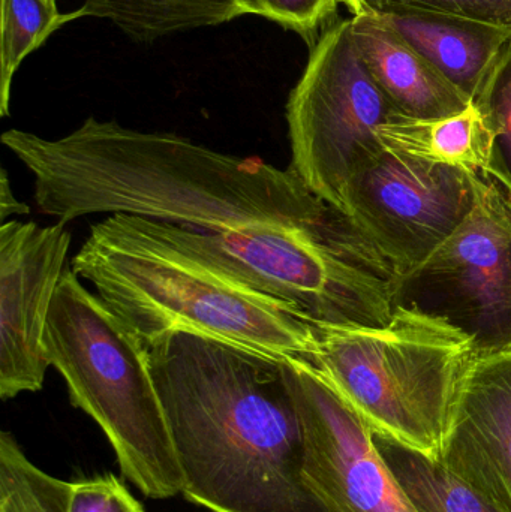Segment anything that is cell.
Returning <instances> with one entry per match:
<instances>
[{
    "label": "cell",
    "instance_id": "e0dca14e",
    "mask_svg": "<svg viewBox=\"0 0 511 512\" xmlns=\"http://www.w3.org/2000/svg\"><path fill=\"white\" fill-rule=\"evenodd\" d=\"M374 441L417 512H500L438 460L380 433Z\"/></svg>",
    "mask_w": 511,
    "mask_h": 512
},
{
    "label": "cell",
    "instance_id": "9c48e42d",
    "mask_svg": "<svg viewBox=\"0 0 511 512\" xmlns=\"http://www.w3.org/2000/svg\"><path fill=\"white\" fill-rule=\"evenodd\" d=\"M477 176L386 147L350 177L342 212L404 277L465 221L476 201Z\"/></svg>",
    "mask_w": 511,
    "mask_h": 512
},
{
    "label": "cell",
    "instance_id": "2e32d148",
    "mask_svg": "<svg viewBox=\"0 0 511 512\" xmlns=\"http://www.w3.org/2000/svg\"><path fill=\"white\" fill-rule=\"evenodd\" d=\"M237 0H84L74 12L80 17L110 20L138 42L198 27L218 26L240 17Z\"/></svg>",
    "mask_w": 511,
    "mask_h": 512
},
{
    "label": "cell",
    "instance_id": "ac0fdd59",
    "mask_svg": "<svg viewBox=\"0 0 511 512\" xmlns=\"http://www.w3.org/2000/svg\"><path fill=\"white\" fill-rule=\"evenodd\" d=\"M75 20L74 12L59 14L47 0H2V54H0V116L9 114L11 83L18 66L38 50L51 33Z\"/></svg>",
    "mask_w": 511,
    "mask_h": 512
},
{
    "label": "cell",
    "instance_id": "30bf717a",
    "mask_svg": "<svg viewBox=\"0 0 511 512\" xmlns=\"http://www.w3.org/2000/svg\"><path fill=\"white\" fill-rule=\"evenodd\" d=\"M305 442L306 480L329 512H417L374 441V430L303 358L285 360Z\"/></svg>",
    "mask_w": 511,
    "mask_h": 512
},
{
    "label": "cell",
    "instance_id": "8992f818",
    "mask_svg": "<svg viewBox=\"0 0 511 512\" xmlns=\"http://www.w3.org/2000/svg\"><path fill=\"white\" fill-rule=\"evenodd\" d=\"M314 333L306 361L372 430L438 460L459 382L474 360L470 340L443 319L401 306L383 327L314 325Z\"/></svg>",
    "mask_w": 511,
    "mask_h": 512
},
{
    "label": "cell",
    "instance_id": "6da1fadb",
    "mask_svg": "<svg viewBox=\"0 0 511 512\" xmlns=\"http://www.w3.org/2000/svg\"><path fill=\"white\" fill-rule=\"evenodd\" d=\"M2 144L32 173L39 212L65 225L111 213L212 233L303 228L333 207L291 168L95 117L57 140L9 129Z\"/></svg>",
    "mask_w": 511,
    "mask_h": 512
},
{
    "label": "cell",
    "instance_id": "603a6c76",
    "mask_svg": "<svg viewBox=\"0 0 511 512\" xmlns=\"http://www.w3.org/2000/svg\"><path fill=\"white\" fill-rule=\"evenodd\" d=\"M68 512H144L140 502L113 474L72 483Z\"/></svg>",
    "mask_w": 511,
    "mask_h": 512
},
{
    "label": "cell",
    "instance_id": "ffe728a7",
    "mask_svg": "<svg viewBox=\"0 0 511 512\" xmlns=\"http://www.w3.org/2000/svg\"><path fill=\"white\" fill-rule=\"evenodd\" d=\"M474 104L488 126L491 147L483 173L511 194V42Z\"/></svg>",
    "mask_w": 511,
    "mask_h": 512
},
{
    "label": "cell",
    "instance_id": "4fadbf2b",
    "mask_svg": "<svg viewBox=\"0 0 511 512\" xmlns=\"http://www.w3.org/2000/svg\"><path fill=\"white\" fill-rule=\"evenodd\" d=\"M351 24L369 72L396 113L410 119H444L462 113L473 104L425 57L377 18L354 15Z\"/></svg>",
    "mask_w": 511,
    "mask_h": 512
},
{
    "label": "cell",
    "instance_id": "9a60e30c",
    "mask_svg": "<svg viewBox=\"0 0 511 512\" xmlns=\"http://www.w3.org/2000/svg\"><path fill=\"white\" fill-rule=\"evenodd\" d=\"M387 149L431 164L483 173L488 164V126L477 105L444 119L419 120L395 114L380 128Z\"/></svg>",
    "mask_w": 511,
    "mask_h": 512
},
{
    "label": "cell",
    "instance_id": "52a82bcc",
    "mask_svg": "<svg viewBox=\"0 0 511 512\" xmlns=\"http://www.w3.org/2000/svg\"><path fill=\"white\" fill-rule=\"evenodd\" d=\"M395 114L357 47L351 18L332 21L288 99L291 170L342 212L348 180L386 149L378 132Z\"/></svg>",
    "mask_w": 511,
    "mask_h": 512
},
{
    "label": "cell",
    "instance_id": "7402d4cb",
    "mask_svg": "<svg viewBox=\"0 0 511 512\" xmlns=\"http://www.w3.org/2000/svg\"><path fill=\"white\" fill-rule=\"evenodd\" d=\"M243 14L260 15L315 44L335 18L341 0H237Z\"/></svg>",
    "mask_w": 511,
    "mask_h": 512
},
{
    "label": "cell",
    "instance_id": "7c38bea8",
    "mask_svg": "<svg viewBox=\"0 0 511 512\" xmlns=\"http://www.w3.org/2000/svg\"><path fill=\"white\" fill-rule=\"evenodd\" d=\"M438 462L511 512V352L474 358L465 370Z\"/></svg>",
    "mask_w": 511,
    "mask_h": 512
},
{
    "label": "cell",
    "instance_id": "d4e9b609",
    "mask_svg": "<svg viewBox=\"0 0 511 512\" xmlns=\"http://www.w3.org/2000/svg\"><path fill=\"white\" fill-rule=\"evenodd\" d=\"M48 3H51V5L56 6V0H47Z\"/></svg>",
    "mask_w": 511,
    "mask_h": 512
},
{
    "label": "cell",
    "instance_id": "ba28073f",
    "mask_svg": "<svg viewBox=\"0 0 511 512\" xmlns=\"http://www.w3.org/2000/svg\"><path fill=\"white\" fill-rule=\"evenodd\" d=\"M443 319L474 358L511 352V194L485 173L465 221L431 258L399 277L395 307Z\"/></svg>",
    "mask_w": 511,
    "mask_h": 512
},
{
    "label": "cell",
    "instance_id": "277c9868",
    "mask_svg": "<svg viewBox=\"0 0 511 512\" xmlns=\"http://www.w3.org/2000/svg\"><path fill=\"white\" fill-rule=\"evenodd\" d=\"M138 219L156 239L288 304L311 324L383 327L395 312L398 274L336 207L311 227L224 233Z\"/></svg>",
    "mask_w": 511,
    "mask_h": 512
},
{
    "label": "cell",
    "instance_id": "d6986e66",
    "mask_svg": "<svg viewBox=\"0 0 511 512\" xmlns=\"http://www.w3.org/2000/svg\"><path fill=\"white\" fill-rule=\"evenodd\" d=\"M71 486L33 465L11 433H0V512H68Z\"/></svg>",
    "mask_w": 511,
    "mask_h": 512
},
{
    "label": "cell",
    "instance_id": "3957f363",
    "mask_svg": "<svg viewBox=\"0 0 511 512\" xmlns=\"http://www.w3.org/2000/svg\"><path fill=\"white\" fill-rule=\"evenodd\" d=\"M71 268L146 346L185 333L279 360L314 351V325L297 310L171 248L138 216L93 224Z\"/></svg>",
    "mask_w": 511,
    "mask_h": 512
},
{
    "label": "cell",
    "instance_id": "44dd1931",
    "mask_svg": "<svg viewBox=\"0 0 511 512\" xmlns=\"http://www.w3.org/2000/svg\"><path fill=\"white\" fill-rule=\"evenodd\" d=\"M353 15L431 12L482 21L511 30V0H341Z\"/></svg>",
    "mask_w": 511,
    "mask_h": 512
},
{
    "label": "cell",
    "instance_id": "5b68a950",
    "mask_svg": "<svg viewBox=\"0 0 511 512\" xmlns=\"http://www.w3.org/2000/svg\"><path fill=\"white\" fill-rule=\"evenodd\" d=\"M48 363L75 408L89 415L116 453L126 480L150 499L182 493V475L140 337L68 268L45 327Z\"/></svg>",
    "mask_w": 511,
    "mask_h": 512
},
{
    "label": "cell",
    "instance_id": "8fae6325",
    "mask_svg": "<svg viewBox=\"0 0 511 512\" xmlns=\"http://www.w3.org/2000/svg\"><path fill=\"white\" fill-rule=\"evenodd\" d=\"M71 233L65 224L39 227L6 221L0 228V397L14 399L44 385L45 327L65 273Z\"/></svg>",
    "mask_w": 511,
    "mask_h": 512
},
{
    "label": "cell",
    "instance_id": "7a4b0ae2",
    "mask_svg": "<svg viewBox=\"0 0 511 512\" xmlns=\"http://www.w3.org/2000/svg\"><path fill=\"white\" fill-rule=\"evenodd\" d=\"M146 348L189 502L212 512H329L303 471L285 360L185 333Z\"/></svg>",
    "mask_w": 511,
    "mask_h": 512
},
{
    "label": "cell",
    "instance_id": "cb8c5ba5",
    "mask_svg": "<svg viewBox=\"0 0 511 512\" xmlns=\"http://www.w3.org/2000/svg\"><path fill=\"white\" fill-rule=\"evenodd\" d=\"M29 213V206L18 201L12 192L8 171L2 168V173H0V219L2 222H6L9 216L29 215Z\"/></svg>",
    "mask_w": 511,
    "mask_h": 512
},
{
    "label": "cell",
    "instance_id": "5bb4252c",
    "mask_svg": "<svg viewBox=\"0 0 511 512\" xmlns=\"http://www.w3.org/2000/svg\"><path fill=\"white\" fill-rule=\"evenodd\" d=\"M374 18L473 102L511 42V30L453 15L395 12Z\"/></svg>",
    "mask_w": 511,
    "mask_h": 512
}]
</instances>
